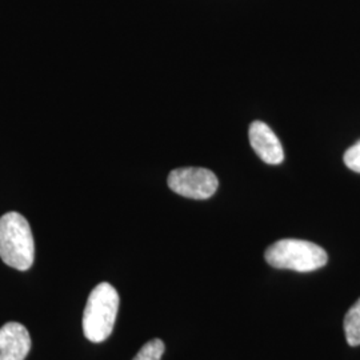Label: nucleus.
Segmentation results:
<instances>
[{
  "label": "nucleus",
  "instance_id": "nucleus-3",
  "mask_svg": "<svg viewBox=\"0 0 360 360\" xmlns=\"http://www.w3.org/2000/svg\"><path fill=\"white\" fill-rule=\"evenodd\" d=\"M267 263L281 270L311 272L326 266L327 252L315 243L300 239H282L266 251Z\"/></svg>",
  "mask_w": 360,
  "mask_h": 360
},
{
  "label": "nucleus",
  "instance_id": "nucleus-8",
  "mask_svg": "<svg viewBox=\"0 0 360 360\" xmlns=\"http://www.w3.org/2000/svg\"><path fill=\"white\" fill-rule=\"evenodd\" d=\"M165 354V343L160 339H153L143 346L134 360H160Z\"/></svg>",
  "mask_w": 360,
  "mask_h": 360
},
{
  "label": "nucleus",
  "instance_id": "nucleus-4",
  "mask_svg": "<svg viewBox=\"0 0 360 360\" xmlns=\"http://www.w3.org/2000/svg\"><path fill=\"white\" fill-rule=\"evenodd\" d=\"M168 187L175 193L190 199L203 200L211 198L218 190L217 175L200 167H186L174 169L168 175Z\"/></svg>",
  "mask_w": 360,
  "mask_h": 360
},
{
  "label": "nucleus",
  "instance_id": "nucleus-7",
  "mask_svg": "<svg viewBox=\"0 0 360 360\" xmlns=\"http://www.w3.org/2000/svg\"><path fill=\"white\" fill-rule=\"evenodd\" d=\"M345 333L349 346L355 347L360 345V299L348 309L345 318Z\"/></svg>",
  "mask_w": 360,
  "mask_h": 360
},
{
  "label": "nucleus",
  "instance_id": "nucleus-5",
  "mask_svg": "<svg viewBox=\"0 0 360 360\" xmlns=\"http://www.w3.org/2000/svg\"><path fill=\"white\" fill-rule=\"evenodd\" d=\"M248 138L251 147L264 163L276 166L283 162L282 143L266 123L259 120L252 122L248 131Z\"/></svg>",
  "mask_w": 360,
  "mask_h": 360
},
{
  "label": "nucleus",
  "instance_id": "nucleus-2",
  "mask_svg": "<svg viewBox=\"0 0 360 360\" xmlns=\"http://www.w3.org/2000/svg\"><path fill=\"white\" fill-rule=\"evenodd\" d=\"M119 311V294L110 283H99L91 291L83 312V333L94 343L112 334Z\"/></svg>",
  "mask_w": 360,
  "mask_h": 360
},
{
  "label": "nucleus",
  "instance_id": "nucleus-9",
  "mask_svg": "<svg viewBox=\"0 0 360 360\" xmlns=\"http://www.w3.org/2000/svg\"><path fill=\"white\" fill-rule=\"evenodd\" d=\"M343 159L349 169L360 174V141L348 148Z\"/></svg>",
  "mask_w": 360,
  "mask_h": 360
},
{
  "label": "nucleus",
  "instance_id": "nucleus-6",
  "mask_svg": "<svg viewBox=\"0 0 360 360\" xmlns=\"http://www.w3.org/2000/svg\"><path fill=\"white\" fill-rule=\"evenodd\" d=\"M31 345V336L23 324L7 323L0 328V360L26 359Z\"/></svg>",
  "mask_w": 360,
  "mask_h": 360
},
{
  "label": "nucleus",
  "instance_id": "nucleus-1",
  "mask_svg": "<svg viewBox=\"0 0 360 360\" xmlns=\"http://www.w3.org/2000/svg\"><path fill=\"white\" fill-rule=\"evenodd\" d=\"M0 257L15 270L27 271L34 263L32 231L19 212H8L0 218Z\"/></svg>",
  "mask_w": 360,
  "mask_h": 360
}]
</instances>
